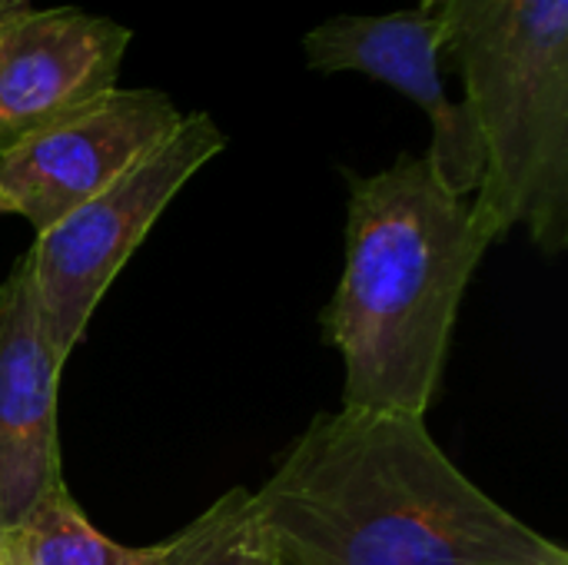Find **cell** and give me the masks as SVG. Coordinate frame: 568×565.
<instances>
[{"label": "cell", "instance_id": "1", "mask_svg": "<svg viewBox=\"0 0 568 565\" xmlns=\"http://www.w3.org/2000/svg\"><path fill=\"white\" fill-rule=\"evenodd\" d=\"M253 509L276 565H568L393 410L316 416Z\"/></svg>", "mask_w": 568, "mask_h": 565}, {"label": "cell", "instance_id": "2", "mask_svg": "<svg viewBox=\"0 0 568 565\" xmlns=\"http://www.w3.org/2000/svg\"><path fill=\"white\" fill-rule=\"evenodd\" d=\"M496 240L426 157L349 176L346 263L323 316L346 366L343 406L429 413L469 280Z\"/></svg>", "mask_w": 568, "mask_h": 565}, {"label": "cell", "instance_id": "3", "mask_svg": "<svg viewBox=\"0 0 568 565\" xmlns=\"http://www.w3.org/2000/svg\"><path fill=\"white\" fill-rule=\"evenodd\" d=\"M443 50L463 73L483 180L473 213L493 240L526 226L568 243V0H443Z\"/></svg>", "mask_w": 568, "mask_h": 565}, {"label": "cell", "instance_id": "4", "mask_svg": "<svg viewBox=\"0 0 568 565\" xmlns=\"http://www.w3.org/2000/svg\"><path fill=\"white\" fill-rule=\"evenodd\" d=\"M223 147L226 137L213 117L190 113L160 147L140 157L106 190L33 236L23 260L43 336L60 363L70 360L110 283L120 276L170 200L190 176L223 153Z\"/></svg>", "mask_w": 568, "mask_h": 565}, {"label": "cell", "instance_id": "5", "mask_svg": "<svg viewBox=\"0 0 568 565\" xmlns=\"http://www.w3.org/2000/svg\"><path fill=\"white\" fill-rule=\"evenodd\" d=\"M183 113L160 90H110L0 153V200L33 236L160 147Z\"/></svg>", "mask_w": 568, "mask_h": 565}, {"label": "cell", "instance_id": "6", "mask_svg": "<svg viewBox=\"0 0 568 565\" xmlns=\"http://www.w3.org/2000/svg\"><path fill=\"white\" fill-rule=\"evenodd\" d=\"M443 20L436 10H396L376 17L343 13L303 37V57L320 73H363L409 97L433 127L426 160L459 196H476L483 180V140L466 103H453L443 83Z\"/></svg>", "mask_w": 568, "mask_h": 565}, {"label": "cell", "instance_id": "7", "mask_svg": "<svg viewBox=\"0 0 568 565\" xmlns=\"http://www.w3.org/2000/svg\"><path fill=\"white\" fill-rule=\"evenodd\" d=\"M130 30L77 7L0 20V153L116 90Z\"/></svg>", "mask_w": 568, "mask_h": 565}, {"label": "cell", "instance_id": "8", "mask_svg": "<svg viewBox=\"0 0 568 565\" xmlns=\"http://www.w3.org/2000/svg\"><path fill=\"white\" fill-rule=\"evenodd\" d=\"M60 373L20 256L0 283V533H17L67 493L57 433Z\"/></svg>", "mask_w": 568, "mask_h": 565}, {"label": "cell", "instance_id": "9", "mask_svg": "<svg viewBox=\"0 0 568 565\" xmlns=\"http://www.w3.org/2000/svg\"><path fill=\"white\" fill-rule=\"evenodd\" d=\"M13 549L20 565H173L180 533L143 549L120 546L83 516L67 490L13 533Z\"/></svg>", "mask_w": 568, "mask_h": 565}, {"label": "cell", "instance_id": "10", "mask_svg": "<svg viewBox=\"0 0 568 565\" xmlns=\"http://www.w3.org/2000/svg\"><path fill=\"white\" fill-rule=\"evenodd\" d=\"M173 565H276L256 523L253 493L230 490L190 526H183L180 556Z\"/></svg>", "mask_w": 568, "mask_h": 565}, {"label": "cell", "instance_id": "11", "mask_svg": "<svg viewBox=\"0 0 568 565\" xmlns=\"http://www.w3.org/2000/svg\"><path fill=\"white\" fill-rule=\"evenodd\" d=\"M0 565H20L13 549V533H0Z\"/></svg>", "mask_w": 568, "mask_h": 565}, {"label": "cell", "instance_id": "12", "mask_svg": "<svg viewBox=\"0 0 568 565\" xmlns=\"http://www.w3.org/2000/svg\"><path fill=\"white\" fill-rule=\"evenodd\" d=\"M20 7H27V0H0V20H3L7 13L20 10Z\"/></svg>", "mask_w": 568, "mask_h": 565}, {"label": "cell", "instance_id": "13", "mask_svg": "<svg viewBox=\"0 0 568 565\" xmlns=\"http://www.w3.org/2000/svg\"><path fill=\"white\" fill-rule=\"evenodd\" d=\"M443 0H419V10H436Z\"/></svg>", "mask_w": 568, "mask_h": 565}, {"label": "cell", "instance_id": "14", "mask_svg": "<svg viewBox=\"0 0 568 565\" xmlns=\"http://www.w3.org/2000/svg\"><path fill=\"white\" fill-rule=\"evenodd\" d=\"M3 213H7V206H3V200H0V216H3Z\"/></svg>", "mask_w": 568, "mask_h": 565}]
</instances>
